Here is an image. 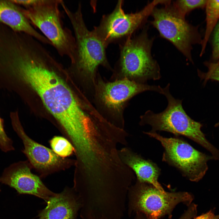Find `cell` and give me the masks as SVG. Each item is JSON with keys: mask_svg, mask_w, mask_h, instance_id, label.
<instances>
[{"mask_svg": "<svg viewBox=\"0 0 219 219\" xmlns=\"http://www.w3.org/2000/svg\"><path fill=\"white\" fill-rule=\"evenodd\" d=\"M29 36H30V35H29ZM26 36H25V37H26ZM25 37H24V38H25ZM24 38H23V39H24Z\"/></svg>", "mask_w": 219, "mask_h": 219, "instance_id": "cell-27", "label": "cell"}, {"mask_svg": "<svg viewBox=\"0 0 219 219\" xmlns=\"http://www.w3.org/2000/svg\"><path fill=\"white\" fill-rule=\"evenodd\" d=\"M0 21L16 31L34 37L41 43L52 46L50 42L31 25L21 11L5 2H0Z\"/></svg>", "mask_w": 219, "mask_h": 219, "instance_id": "cell-15", "label": "cell"}, {"mask_svg": "<svg viewBox=\"0 0 219 219\" xmlns=\"http://www.w3.org/2000/svg\"><path fill=\"white\" fill-rule=\"evenodd\" d=\"M128 190L129 214L141 213L149 219H160L165 215L171 218L176 205L182 203L188 206L193 200L188 192H162L152 184L137 180Z\"/></svg>", "mask_w": 219, "mask_h": 219, "instance_id": "cell-8", "label": "cell"}, {"mask_svg": "<svg viewBox=\"0 0 219 219\" xmlns=\"http://www.w3.org/2000/svg\"><path fill=\"white\" fill-rule=\"evenodd\" d=\"M165 0H155L148 3L140 11L125 13L123 9L124 1H118L111 13L103 16L99 24L92 30L106 48L110 44H121L134 36L144 27L153 9Z\"/></svg>", "mask_w": 219, "mask_h": 219, "instance_id": "cell-7", "label": "cell"}, {"mask_svg": "<svg viewBox=\"0 0 219 219\" xmlns=\"http://www.w3.org/2000/svg\"><path fill=\"white\" fill-rule=\"evenodd\" d=\"M148 91L162 94V88L159 85L139 84L127 79L109 81L103 78L99 71L92 104L107 121L124 129V111L129 100L137 94Z\"/></svg>", "mask_w": 219, "mask_h": 219, "instance_id": "cell-5", "label": "cell"}, {"mask_svg": "<svg viewBox=\"0 0 219 219\" xmlns=\"http://www.w3.org/2000/svg\"><path fill=\"white\" fill-rule=\"evenodd\" d=\"M81 207L73 189L66 187L50 199L46 207L39 212L37 219H75Z\"/></svg>", "mask_w": 219, "mask_h": 219, "instance_id": "cell-13", "label": "cell"}, {"mask_svg": "<svg viewBox=\"0 0 219 219\" xmlns=\"http://www.w3.org/2000/svg\"><path fill=\"white\" fill-rule=\"evenodd\" d=\"M12 128L21 140L23 145L22 150L27 161L42 178L61 170L75 166V160L62 158L51 149L31 138L26 134L19 119L18 113L10 114Z\"/></svg>", "mask_w": 219, "mask_h": 219, "instance_id": "cell-11", "label": "cell"}, {"mask_svg": "<svg viewBox=\"0 0 219 219\" xmlns=\"http://www.w3.org/2000/svg\"><path fill=\"white\" fill-rule=\"evenodd\" d=\"M193 219H219V214L215 215L214 210H211Z\"/></svg>", "mask_w": 219, "mask_h": 219, "instance_id": "cell-24", "label": "cell"}, {"mask_svg": "<svg viewBox=\"0 0 219 219\" xmlns=\"http://www.w3.org/2000/svg\"><path fill=\"white\" fill-rule=\"evenodd\" d=\"M62 0H44L22 12L30 23L38 28L61 56L71 60L75 40L71 30L64 26L59 6Z\"/></svg>", "mask_w": 219, "mask_h": 219, "instance_id": "cell-6", "label": "cell"}, {"mask_svg": "<svg viewBox=\"0 0 219 219\" xmlns=\"http://www.w3.org/2000/svg\"><path fill=\"white\" fill-rule=\"evenodd\" d=\"M60 68L45 48H32L16 61L12 77L18 88L25 85L32 89L56 120L68 140L75 138L91 124L93 112L86 101L82 105L68 86L59 76Z\"/></svg>", "mask_w": 219, "mask_h": 219, "instance_id": "cell-1", "label": "cell"}, {"mask_svg": "<svg viewBox=\"0 0 219 219\" xmlns=\"http://www.w3.org/2000/svg\"><path fill=\"white\" fill-rule=\"evenodd\" d=\"M179 219H192L195 217L197 213V205L192 203Z\"/></svg>", "mask_w": 219, "mask_h": 219, "instance_id": "cell-22", "label": "cell"}, {"mask_svg": "<svg viewBox=\"0 0 219 219\" xmlns=\"http://www.w3.org/2000/svg\"><path fill=\"white\" fill-rule=\"evenodd\" d=\"M135 219H148L144 215L141 213H137L136 214Z\"/></svg>", "mask_w": 219, "mask_h": 219, "instance_id": "cell-25", "label": "cell"}, {"mask_svg": "<svg viewBox=\"0 0 219 219\" xmlns=\"http://www.w3.org/2000/svg\"><path fill=\"white\" fill-rule=\"evenodd\" d=\"M143 133L161 142L164 149L162 160L177 168L191 181L197 182L202 179L208 171V162L216 160L211 155L198 151L177 136L167 138L156 132Z\"/></svg>", "mask_w": 219, "mask_h": 219, "instance_id": "cell-10", "label": "cell"}, {"mask_svg": "<svg viewBox=\"0 0 219 219\" xmlns=\"http://www.w3.org/2000/svg\"><path fill=\"white\" fill-rule=\"evenodd\" d=\"M204 65L207 68V72H203L198 70V76L203 81V83H206L209 80L219 82V61H207Z\"/></svg>", "mask_w": 219, "mask_h": 219, "instance_id": "cell-19", "label": "cell"}, {"mask_svg": "<svg viewBox=\"0 0 219 219\" xmlns=\"http://www.w3.org/2000/svg\"><path fill=\"white\" fill-rule=\"evenodd\" d=\"M148 30L144 26L139 34L119 44V57L110 81L127 79L145 84L149 80L161 78L160 67L151 54L154 38L149 36Z\"/></svg>", "mask_w": 219, "mask_h": 219, "instance_id": "cell-3", "label": "cell"}, {"mask_svg": "<svg viewBox=\"0 0 219 219\" xmlns=\"http://www.w3.org/2000/svg\"><path fill=\"white\" fill-rule=\"evenodd\" d=\"M119 154L123 162L135 174L137 180L152 184L161 191H165L158 181L161 170L156 164L146 159L127 146L119 150Z\"/></svg>", "mask_w": 219, "mask_h": 219, "instance_id": "cell-14", "label": "cell"}, {"mask_svg": "<svg viewBox=\"0 0 219 219\" xmlns=\"http://www.w3.org/2000/svg\"><path fill=\"white\" fill-rule=\"evenodd\" d=\"M3 120L0 116V149L5 152L14 150L13 141L6 134L4 127Z\"/></svg>", "mask_w": 219, "mask_h": 219, "instance_id": "cell-20", "label": "cell"}, {"mask_svg": "<svg viewBox=\"0 0 219 219\" xmlns=\"http://www.w3.org/2000/svg\"><path fill=\"white\" fill-rule=\"evenodd\" d=\"M44 0H13L12 2L22 5L26 7L27 9L31 8L42 3Z\"/></svg>", "mask_w": 219, "mask_h": 219, "instance_id": "cell-23", "label": "cell"}, {"mask_svg": "<svg viewBox=\"0 0 219 219\" xmlns=\"http://www.w3.org/2000/svg\"><path fill=\"white\" fill-rule=\"evenodd\" d=\"M169 84L163 88L162 94L166 97L168 105L162 112L155 113L151 110L140 116L141 126L150 125L151 132L166 131L176 136H185L199 144L211 154L216 160H219V150L207 139L201 130L203 125L191 119L182 105V100L176 99L169 90Z\"/></svg>", "mask_w": 219, "mask_h": 219, "instance_id": "cell-4", "label": "cell"}, {"mask_svg": "<svg viewBox=\"0 0 219 219\" xmlns=\"http://www.w3.org/2000/svg\"><path fill=\"white\" fill-rule=\"evenodd\" d=\"M32 169L27 160L13 163L4 169L0 182L15 189L19 194L35 196L47 203L57 193L50 190L40 177L32 172Z\"/></svg>", "mask_w": 219, "mask_h": 219, "instance_id": "cell-12", "label": "cell"}, {"mask_svg": "<svg viewBox=\"0 0 219 219\" xmlns=\"http://www.w3.org/2000/svg\"><path fill=\"white\" fill-rule=\"evenodd\" d=\"M172 1L163 7L153 9L150 23L161 36L172 44L186 57L193 63L191 51L193 45L200 44L202 38L198 27L190 24L180 16L173 6Z\"/></svg>", "mask_w": 219, "mask_h": 219, "instance_id": "cell-9", "label": "cell"}, {"mask_svg": "<svg viewBox=\"0 0 219 219\" xmlns=\"http://www.w3.org/2000/svg\"><path fill=\"white\" fill-rule=\"evenodd\" d=\"M1 191V189H0V192Z\"/></svg>", "mask_w": 219, "mask_h": 219, "instance_id": "cell-26", "label": "cell"}, {"mask_svg": "<svg viewBox=\"0 0 219 219\" xmlns=\"http://www.w3.org/2000/svg\"><path fill=\"white\" fill-rule=\"evenodd\" d=\"M212 47L211 61H219V21L210 36Z\"/></svg>", "mask_w": 219, "mask_h": 219, "instance_id": "cell-21", "label": "cell"}, {"mask_svg": "<svg viewBox=\"0 0 219 219\" xmlns=\"http://www.w3.org/2000/svg\"><path fill=\"white\" fill-rule=\"evenodd\" d=\"M206 28L201 43L200 56L204 53L211 34L219 21V0H207L205 7Z\"/></svg>", "mask_w": 219, "mask_h": 219, "instance_id": "cell-16", "label": "cell"}, {"mask_svg": "<svg viewBox=\"0 0 219 219\" xmlns=\"http://www.w3.org/2000/svg\"><path fill=\"white\" fill-rule=\"evenodd\" d=\"M49 143L53 151L61 158H67L75 153L73 145L64 137L54 136L50 140Z\"/></svg>", "mask_w": 219, "mask_h": 219, "instance_id": "cell-17", "label": "cell"}, {"mask_svg": "<svg viewBox=\"0 0 219 219\" xmlns=\"http://www.w3.org/2000/svg\"><path fill=\"white\" fill-rule=\"evenodd\" d=\"M77 10L73 12L64 3L61 6L72 25L75 40L72 67L81 75L84 84L86 97L92 100L98 68L101 66L112 71L107 59L106 48L92 31L88 29L85 22L81 2Z\"/></svg>", "mask_w": 219, "mask_h": 219, "instance_id": "cell-2", "label": "cell"}, {"mask_svg": "<svg viewBox=\"0 0 219 219\" xmlns=\"http://www.w3.org/2000/svg\"><path fill=\"white\" fill-rule=\"evenodd\" d=\"M207 0H177L172 1L176 10L182 17L186 16L192 10L197 9L205 8Z\"/></svg>", "mask_w": 219, "mask_h": 219, "instance_id": "cell-18", "label": "cell"}]
</instances>
